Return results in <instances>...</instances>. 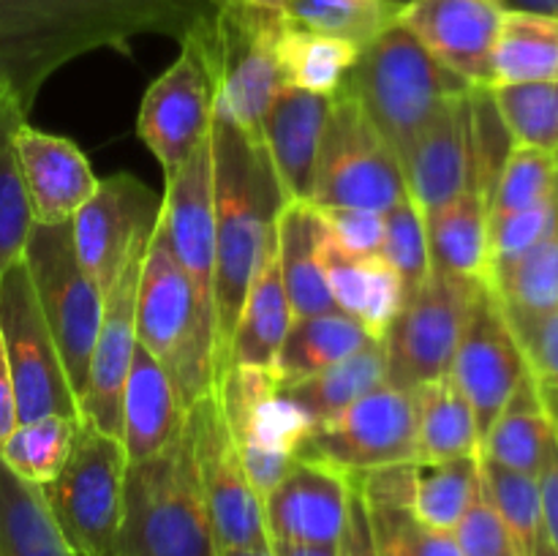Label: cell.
I'll return each instance as SVG.
<instances>
[{
	"instance_id": "54",
	"label": "cell",
	"mask_w": 558,
	"mask_h": 556,
	"mask_svg": "<svg viewBox=\"0 0 558 556\" xmlns=\"http://www.w3.org/2000/svg\"><path fill=\"white\" fill-rule=\"evenodd\" d=\"M20 425V412H16L14 379H11L9 358H5L3 338H0V447L9 439L11 431Z\"/></svg>"
},
{
	"instance_id": "59",
	"label": "cell",
	"mask_w": 558,
	"mask_h": 556,
	"mask_svg": "<svg viewBox=\"0 0 558 556\" xmlns=\"http://www.w3.org/2000/svg\"><path fill=\"white\" fill-rule=\"evenodd\" d=\"M207 3H210V5H213V9H221V5L243 3V0H207ZM259 3H278V5H281V0H259Z\"/></svg>"
},
{
	"instance_id": "28",
	"label": "cell",
	"mask_w": 558,
	"mask_h": 556,
	"mask_svg": "<svg viewBox=\"0 0 558 556\" xmlns=\"http://www.w3.org/2000/svg\"><path fill=\"white\" fill-rule=\"evenodd\" d=\"M425 232L434 270L488 283V202L474 185L456 202L425 218Z\"/></svg>"
},
{
	"instance_id": "34",
	"label": "cell",
	"mask_w": 558,
	"mask_h": 556,
	"mask_svg": "<svg viewBox=\"0 0 558 556\" xmlns=\"http://www.w3.org/2000/svg\"><path fill=\"white\" fill-rule=\"evenodd\" d=\"M417 463L480 456L477 420L450 374L417 387Z\"/></svg>"
},
{
	"instance_id": "33",
	"label": "cell",
	"mask_w": 558,
	"mask_h": 556,
	"mask_svg": "<svg viewBox=\"0 0 558 556\" xmlns=\"http://www.w3.org/2000/svg\"><path fill=\"white\" fill-rule=\"evenodd\" d=\"M0 556H76L49 512L41 485L0 461Z\"/></svg>"
},
{
	"instance_id": "31",
	"label": "cell",
	"mask_w": 558,
	"mask_h": 556,
	"mask_svg": "<svg viewBox=\"0 0 558 556\" xmlns=\"http://www.w3.org/2000/svg\"><path fill=\"white\" fill-rule=\"evenodd\" d=\"M558 82V20L507 9L490 55V87Z\"/></svg>"
},
{
	"instance_id": "18",
	"label": "cell",
	"mask_w": 558,
	"mask_h": 556,
	"mask_svg": "<svg viewBox=\"0 0 558 556\" xmlns=\"http://www.w3.org/2000/svg\"><path fill=\"white\" fill-rule=\"evenodd\" d=\"M505 11V0H407L396 25L474 90L490 87V55Z\"/></svg>"
},
{
	"instance_id": "60",
	"label": "cell",
	"mask_w": 558,
	"mask_h": 556,
	"mask_svg": "<svg viewBox=\"0 0 558 556\" xmlns=\"http://www.w3.org/2000/svg\"><path fill=\"white\" fill-rule=\"evenodd\" d=\"M376 545H379V556H403V554H398L396 548H390V545H381L379 540H376Z\"/></svg>"
},
{
	"instance_id": "47",
	"label": "cell",
	"mask_w": 558,
	"mask_h": 556,
	"mask_svg": "<svg viewBox=\"0 0 558 556\" xmlns=\"http://www.w3.org/2000/svg\"><path fill=\"white\" fill-rule=\"evenodd\" d=\"M374 534L403 556H463L456 534L420 523L407 507H368Z\"/></svg>"
},
{
	"instance_id": "32",
	"label": "cell",
	"mask_w": 558,
	"mask_h": 556,
	"mask_svg": "<svg viewBox=\"0 0 558 556\" xmlns=\"http://www.w3.org/2000/svg\"><path fill=\"white\" fill-rule=\"evenodd\" d=\"M550 442H554V425H550L532 374H526V379L518 385L507 407L480 442V456L537 478Z\"/></svg>"
},
{
	"instance_id": "49",
	"label": "cell",
	"mask_w": 558,
	"mask_h": 556,
	"mask_svg": "<svg viewBox=\"0 0 558 556\" xmlns=\"http://www.w3.org/2000/svg\"><path fill=\"white\" fill-rule=\"evenodd\" d=\"M507 319V316H505ZM539 396L558 398V309L529 322H507Z\"/></svg>"
},
{
	"instance_id": "1",
	"label": "cell",
	"mask_w": 558,
	"mask_h": 556,
	"mask_svg": "<svg viewBox=\"0 0 558 556\" xmlns=\"http://www.w3.org/2000/svg\"><path fill=\"white\" fill-rule=\"evenodd\" d=\"M210 11L207 0H0V98L27 118L44 82L80 55H129L145 33L183 44Z\"/></svg>"
},
{
	"instance_id": "53",
	"label": "cell",
	"mask_w": 558,
	"mask_h": 556,
	"mask_svg": "<svg viewBox=\"0 0 558 556\" xmlns=\"http://www.w3.org/2000/svg\"><path fill=\"white\" fill-rule=\"evenodd\" d=\"M539 501H543V534L558 554V439L554 434L545 461L537 474Z\"/></svg>"
},
{
	"instance_id": "5",
	"label": "cell",
	"mask_w": 558,
	"mask_h": 556,
	"mask_svg": "<svg viewBox=\"0 0 558 556\" xmlns=\"http://www.w3.org/2000/svg\"><path fill=\"white\" fill-rule=\"evenodd\" d=\"M341 87L357 98L401 161L436 114L472 90L401 25L360 49Z\"/></svg>"
},
{
	"instance_id": "16",
	"label": "cell",
	"mask_w": 558,
	"mask_h": 556,
	"mask_svg": "<svg viewBox=\"0 0 558 556\" xmlns=\"http://www.w3.org/2000/svg\"><path fill=\"white\" fill-rule=\"evenodd\" d=\"M161 196V221L174 259L194 289L202 333L213 343V267H216V213H213V145L210 134L189 161L169 174Z\"/></svg>"
},
{
	"instance_id": "12",
	"label": "cell",
	"mask_w": 558,
	"mask_h": 556,
	"mask_svg": "<svg viewBox=\"0 0 558 556\" xmlns=\"http://www.w3.org/2000/svg\"><path fill=\"white\" fill-rule=\"evenodd\" d=\"M0 338L14 379L20 423L44 414L80 418V403L38 305L25 259H16L0 276Z\"/></svg>"
},
{
	"instance_id": "17",
	"label": "cell",
	"mask_w": 558,
	"mask_h": 556,
	"mask_svg": "<svg viewBox=\"0 0 558 556\" xmlns=\"http://www.w3.org/2000/svg\"><path fill=\"white\" fill-rule=\"evenodd\" d=\"M210 123L213 87L196 55L183 47L180 58L142 96L136 136L169 178L207 140Z\"/></svg>"
},
{
	"instance_id": "11",
	"label": "cell",
	"mask_w": 558,
	"mask_h": 556,
	"mask_svg": "<svg viewBox=\"0 0 558 556\" xmlns=\"http://www.w3.org/2000/svg\"><path fill=\"white\" fill-rule=\"evenodd\" d=\"M480 287L483 281H469L430 267L423 287L403 300L381 338L387 349V385L417 390L450 374Z\"/></svg>"
},
{
	"instance_id": "45",
	"label": "cell",
	"mask_w": 558,
	"mask_h": 556,
	"mask_svg": "<svg viewBox=\"0 0 558 556\" xmlns=\"http://www.w3.org/2000/svg\"><path fill=\"white\" fill-rule=\"evenodd\" d=\"M314 431V420L303 412L294 401L287 396L276 392V396L265 398L259 407L251 412L243 428L232 436L234 445H254L262 450L283 452V456L298 458L300 445L308 439Z\"/></svg>"
},
{
	"instance_id": "50",
	"label": "cell",
	"mask_w": 558,
	"mask_h": 556,
	"mask_svg": "<svg viewBox=\"0 0 558 556\" xmlns=\"http://www.w3.org/2000/svg\"><path fill=\"white\" fill-rule=\"evenodd\" d=\"M327 238L349 256H376L385 238V213L354 207H314Z\"/></svg>"
},
{
	"instance_id": "14",
	"label": "cell",
	"mask_w": 558,
	"mask_h": 556,
	"mask_svg": "<svg viewBox=\"0 0 558 556\" xmlns=\"http://www.w3.org/2000/svg\"><path fill=\"white\" fill-rule=\"evenodd\" d=\"M161 210V196L153 194L134 174L98 180L90 200L71 218V243L76 259L104 294L114 287L136 245L150 240Z\"/></svg>"
},
{
	"instance_id": "9",
	"label": "cell",
	"mask_w": 558,
	"mask_h": 556,
	"mask_svg": "<svg viewBox=\"0 0 558 556\" xmlns=\"http://www.w3.org/2000/svg\"><path fill=\"white\" fill-rule=\"evenodd\" d=\"M27 273L54 347L69 374L76 403L87 390L93 347L104 314V292L76 259L71 223H33L25 245Z\"/></svg>"
},
{
	"instance_id": "51",
	"label": "cell",
	"mask_w": 558,
	"mask_h": 556,
	"mask_svg": "<svg viewBox=\"0 0 558 556\" xmlns=\"http://www.w3.org/2000/svg\"><path fill=\"white\" fill-rule=\"evenodd\" d=\"M338 556H379L368 501L354 480H349L347 523H343L341 540H338Z\"/></svg>"
},
{
	"instance_id": "58",
	"label": "cell",
	"mask_w": 558,
	"mask_h": 556,
	"mask_svg": "<svg viewBox=\"0 0 558 556\" xmlns=\"http://www.w3.org/2000/svg\"><path fill=\"white\" fill-rule=\"evenodd\" d=\"M532 556H558V554H556L554 545L548 543V537H545V534H539V540H537V545H534Z\"/></svg>"
},
{
	"instance_id": "55",
	"label": "cell",
	"mask_w": 558,
	"mask_h": 556,
	"mask_svg": "<svg viewBox=\"0 0 558 556\" xmlns=\"http://www.w3.org/2000/svg\"><path fill=\"white\" fill-rule=\"evenodd\" d=\"M276 556H338V545H305V543H283L272 540Z\"/></svg>"
},
{
	"instance_id": "40",
	"label": "cell",
	"mask_w": 558,
	"mask_h": 556,
	"mask_svg": "<svg viewBox=\"0 0 558 556\" xmlns=\"http://www.w3.org/2000/svg\"><path fill=\"white\" fill-rule=\"evenodd\" d=\"M27 120L11 101L0 98V276L22 259L33 229L31 202L16 161L14 131Z\"/></svg>"
},
{
	"instance_id": "4",
	"label": "cell",
	"mask_w": 558,
	"mask_h": 556,
	"mask_svg": "<svg viewBox=\"0 0 558 556\" xmlns=\"http://www.w3.org/2000/svg\"><path fill=\"white\" fill-rule=\"evenodd\" d=\"M278 3H243L213 9L180 47H189L213 87V109L259 136L262 118L281 90L276 41L287 25Z\"/></svg>"
},
{
	"instance_id": "56",
	"label": "cell",
	"mask_w": 558,
	"mask_h": 556,
	"mask_svg": "<svg viewBox=\"0 0 558 556\" xmlns=\"http://www.w3.org/2000/svg\"><path fill=\"white\" fill-rule=\"evenodd\" d=\"M216 556H276L272 548H218Z\"/></svg>"
},
{
	"instance_id": "44",
	"label": "cell",
	"mask_w": 558,
	"mask_h": 556,
	"mask_svg": "<svg viewBox=\"0 0 558 556\" xmlns=\"http://www.w3.org/2000/svg\"><path fill=\"white\" fill-rule=\"evenodd\" d=\"M379 256L398 273L407 298L417 292L428 278L430 254L425 218L420 207L409 200V194L385 213V238H381Z\"/></svg>"
},
{
	"instance_id": "25",
	"label": "cell",
	"mask_w": 558,
	"mask_h": 556,
	"mask_svg": "<svg viewBox=\"0 0 558 556\" xmlns=\"http://www.w3.org/2000/svg\"><path fill=\"white\" fill-rule=\"evenodd\" d=\"M322 223V221H319ZM319 259L336 309L354 316L374 338H385L387 327L401 311L407 292L398 273L376 256H349L327 238L322 227Z\"/></svg>"
},
{
	"instance_id": "3",
	"label": "cell",
	"mask_w": 558,
	"mask_h": 556,
	"mask_svg": "<svg viewBox=\"0 0 558 556\" xmlns=\"http://www.w3.org/2000/svg\"><path fill=\"white\" fill-rule=\"evenodd\" d=\"M189 425L163 450L125 467L114 556H216Z\"/></svg>"
},
{
	"instance_id": "43",
	"label": "cell",
	"mask_w": 558,
	"mask_h": 556,
	"mask_svg": "<svg viewBox=\"0 0 558 556\" xmlns=\"http://www.w3.org/2000/svg\"><path fill=\"white\" fill-rule=\"evenodd\" d=\"M480 478H483L485 494L515 537L521 556H532L543 534V501H539L537 478L507 469L483 456H480Z\"/></svg>"
},
{
	"instance_id": "39",
	"label": "cell",
	"mask_w": 558,
	"mask_h": 556,
	"mask_svg": "<svg viewBox=\"0 0 558 556\" xmlns=\"http://www.w3.org/2000/svg\"><path fill=\"white\" fill-rule=\"evenodd\" d=\"M76 425L80 418H65V414L22 420L0 447V461L25 483H52L69 461Z\"/></svg>"
},
{
	"instance_id": "38",
	"label": "cell",
	"mask_w": 558,
	"mask_h": 556,
	"mask_svg": "<svg viewBox=\"0 0 558 556\" xmlns=\"http://www.w3.org/2000/svg\"><path fill=\"white\" fill-rule=\"evenodd\" d=\"M480 485H483L480 456L417 463V469H414L412 516L425 527L452 532L463 518V512H466V507L477 496Z\"/></svg>"
},
{
	"instance_id": "7",
	"label": "cell",
	"mask_w": 558,
	"mask_h": 556,
	"mask_svg": "<svg viewBox=\"0 0 558 556\" xmlns=\"http://www.w3.org/2000/svg\"><path fill=\"white\" fill-rule=\"evenodd\" d=\"M125 467L123 442L82 418L63 472L41 485L49 512L76 556L118 551Z\"/></svg>"
},
{
	"instance_id": "46",
	"label": "cell",
	"mask_w": 558,
	"mask_h": 556,
	"mask_svg": "<svg viewBox=\"0 0 558 556\" xmlns=\"http://www.w3.org/2000/svg\"><path fill=\"white\" fill-rule=\"evenodd\" d=\"M558 223V189L554 196L539 202L537 207L512 213V216L488 221V243H490V273L512 265L523 254L543 243ZM490 281V278H488Z\"/></svg>"
},
{
	"instance_id": "15",
	"label": "cell",
	"mask_w": 558,
	"mask_h": 556,
	"mask_svg": "<svg viewBox=\"0 0 558 556\" xmlns=\"http://www.w3.org/2000/svg\"><path fill=\"white\" fill-rule=\"evenodd\" d=\"M529 368L494 289L483 283L469 311L466 327L452 358L450 376L466 396L477 420L480 442L512 398Z\"/></svg>"
},
{
	"instance_id": "21",
	"label": "cell",
	"mask_w": 558,
	"mask_h": 556,
	"mask_svg": "<svg viewBox=\"0 0 558 556\" xmlns=\"http://www.w3.org/2000/svg\"><path fill=\"white\" fill-rule=\"evenodd\" d=\"M349 478L322 463L294 458L287 478L265 499L272 540L305 545H338L347 523Z\"/></svg>"
},
{
	"instance_id": "30",
	"label": "cell",
	"mask_w": 558,
	"mask_h": 556,
	"mask_svg": "<svg viewBox=\"0 0 558 556\" xmlns=\"http://www.w3.org/2000/svg\"><path fill=\"white\" fill-rule=\"evenodd\" d=\"M371 341H379V338L371 336L354 316L343 311L294 319L283 338L272 374H276L278 387L289 385V382L330 368L332 363L368 347Z\"/></svg>"
},
{
	"instance_id": "36",
	"label": "cell",
	"mask_w": 558,
	"mask_h": 556,
	"mask_svg": "<svg viewBox=\"0 0 558 556\" xmlns=\"http://www.w3.org/2000/svg\"><path fill=\"white\" fill-rule=\"evenodd\" d=\"M488 287L507 322L537 319L558 309V223L529 254L490 273Z\"/></svg>"
},
{
	"instance_id": "8",
	"label": "cell",
	"mask_w": 558,
	"mask_h": 556,
	"mask_svg": "<svg viewBox=\"0 0 558 556\" xmlns=\"http://www.w3.org/2000/svg\"><path fill=\"white\" fill-rule=\"evenodd\" d=\"M407 196L398 153L379 134L357 98L341 87L330 96L311 205L387 213Z\"/></svg>"
},
{
	"instance_id": "48",
	"label": "cell",
	"mask_w": 558,
	"mask_h": 556,
	"mask_svg": "<svg viewBox=\"0 0 558 556\" xmlns=\"http://www.w3.org/2000/svg\"><path fill=\"white\" fill-rule=\"evenodd\" d=\"M452 534H456V543L463 556H521L515 537L507 529L505 518L499 516L494 501L488 499L483 485L458 521V527L452 529Z\"/></svg>"
},
{
	"instance_id": "42",
	"label": "cell",
	"mask_w": 558,
	"mask_h": 556,
	"mask_svg": "<svg viewBox=\"0 0 558 556\" xmlns=\"http://www.w3.org/2000/svg\"><path fill=\"white\" fill-rule=\"evenodd\" d=\"M558 189V156L537 147L512 145L488 202V221L529 210Z\"/></svg>"
},
{
	"instance_id": "57",
	"label": "cell",
	"mask_w": 558,
	"mask_h": 556,
	"mask_svg": "<svg viewBox=\"0 0 558 556\" xmlns=\"http://www.w3.org/2000/svg\"><path fill=\"white\" fill-rule=\"evenodd\" d=\"M539 398H543V396H539ZM543 407H545V412H548L550 425H554V434L558 439V401H556V398H543Z\"/></svg>"
},
{
	"instance_id": "20",
	"label": "cell",
	"mask_w": 558,
	"mask_h": 556,
	"mask_svg": "<svg viewBox=\"0 0 558 556\" xmlns=\"http://www.w3.org/2000/svg\"><path fill=\"white\" fill-rule=\"evenodd\" d=\"M407 194L423 218L456 202L474 185L472 90L452 98L417 136L401 161Z\"/></svg>"
},
{
	"instance_id": "22",
	"label": "cell",
	"mask_w": 558,
	"mask_h": 556,
	"mask_svg": "<svg viewBox=\"0 0 558 556\" xmlns=\"http://www.w3.org/2000/svg\"><path fill=\"white\" fill-rule=\"evenodd\" d=\"M14 147L33 223L71 221L98 189L90 161L65 136L47 134L22 120L14 131Z\"/></svg>"
},
{
	"instance_id": "13",
	"label": "cell",
	"mask_w": 558,
	"mask_h": 556,
	"mask_svg": "<svg viewBox=\"0 0 558 556\" xmlns=\"http://www.w3.org/2000/svg\"><path fill=\"white\" fill-rule=\"evenodd\" d=\"M185 425L194 447L202 494L210 512L216 548H272L265 521V501L245 478L240 450L229 434L213 387L185 409Z\"/></svg>"
},
{
	"instance_id": "26",
	"label": "cell",
	"mask_w": 558,
	"mask_h": 556,
	"mask_svg": "<svg viewBox=\"0 0 558 556\" xmlns=\"http://www.w3.org/2000/svg\"><path fill=\"white\" fill-rule=\"evenodd\" d=\"M322 223L311 202H283L276 218V251L292 322L338 311L319 259Z\"/></svg>"
},
{
	"instance_id": "41",
	"label": "cell",
	"mask_w": 558,
	"mask_h": 556,
	"mask_svg": "<svg viewBox=\"0 0 558 556\" xmlns=\"http://www.w3.org/2000/svg\"><path fill=\"white\" fill-rule=\"evenodd\" d=\"M512 145L558 156V82L488 87Z\"/></svg>"
},
{
	"instance_id": "19",
	"label": "cell",
	"mask_w": 558,
	"mask_h": 556,
	"mask_svg": "<svg viewBox=\"0 0 558 556\" xmlns=\"http://www.w3.org/2000/svg\"><path fill=\"white\" fill-rule=\"evenodd\" d=\"M147 243L150 240L136 245L114 287L104 294L101 327H98L90 371H87V390L80 403V420H90L96 428L118 439L123 431L125 379H129L136 349V287H140Z\"/></svg>"
},
{
	"instance_id": "35",
	"label": "cell",
	"mask_w": 558,
	"mask_h": 556,
	"mask_svg": "<svg viewBox=\"0 0 558 556\" xmlns=\"http://www.w3.org/2000/svg\"><path fill=\"white\" fill-rule=\"evenodd\" d=\"M360 49L349 41L319 36L287 22L276 41L278 69L287 85L300 90L336 96L357 60Z\"/></svg>"
},
{
	"instance_id": "37",
	"label": "cell",
	"mask_w": 558,
	"mask_h": 556,
	"mask_svg": "<svg viewBox=\"0 0 558 556\" xmlns=\"http://www.w3.org/2000/svg\"><path fill=\"white\" fill-rule=\"evenodd\" d=\"M403 3L398 0H281L292 25L365 49L390 31Z\"/></svg>"
},
{
	"instance_id": "6",
	"label": "cell",
	"mask_w": 558,
	"mask_h": 556,
	"mask_svg": "<svg viewBox=\"0 0 558 556\" xmlns=\"http://www.w3.org/2000/svg\"><path fill=\"white\" fill-rule=\"evenodd\" d=\"M136 341L167 368L183 407L213 387V343L202 333L194 289L174 259L161 221L147 243L136 287Z\"/></svg>"
},
{
	"instance_id": "52",
	"label": "cell",
	"mask_w": 558,
	"mask_h": 556,
	"mask_svg": "<svg viewBox=\"0 0 558 556\" xmlns=\"http://www.w3.org/2000/svg\"><path fill=\"white\" fill-rule=\"evenodd\" d=\"M238 450H240V461H243V469H245V478H248L251 488L259 494L262 501L278 488V483L287 478V472L294 463L292 456L262 450V447H254V445H240Z\"/></svg>"
},
{
	"instance_id": "24",
	"label": "cell",
	"mask_w": 558,
	"mask_h": 556,
	"mask_svg": "<svg viewBox=\"0 0 558 556\" xmlns=\"http://www.w3.org/2000/svg\"><path fill=\"white\" fill-rule=\"evenodd\" d=\"M183 425L185 407L172 376L136 341L123 390V431H120L129 463L156 456L183 431Z\"/></svg>"
},
{
	"instance_id": "2",
	"label": "cell",
	"mask_w": 558,
	"mask_h": 556,
	"mask_svg": "<svg viewBox=\"0 0 558 556\" xmlns=\"http://www.w3.org/2000/svg\"><path fill=\"white\" fill-rule=\"evenodd\" d=\"M213 213H216V267H213V382L229 365L234 327L245 294L276 232L283 196L259 136L213 109Z\"/></svg>"
},
{
	"instance_id": "27",
	"label": "cell",
	"mask_w": 558,
	"mask_h": 556,
	"mask_svg": "<svg viewBox=\"0 0 558 556\" xmlns=\"http://www.w3.org/2000/svg\"><path fill=\"white\" fill-rule=\"evenodd\" d=\"M289 327H292V309H289L287 289H283L276 232H272L265 259H262L248 294H245L243 311H240L232 336V349H229V363L272 371Z\"/></svg>"
},
{
	"instance_id": "10",
	"label": "cell",
	"mask_w": 558,
	"mask_h": 556,
	"mask_svg": "<svg viewBox=\"0 0 558 556\" xmlns=\"http://www.w3.org/2000/svg\"><path fill=\"white\" fill-rule=\"evenodd\" d=\"M417 390L385 382L341 414L314 425L298 458L336 469L343 478L417 463Z\"/></svg>"
},
{
	"instance_id": "23",
	"label": "cell",
	"mask_w": 558,
	"mask_h": 556,
	"mask_svg": "<svg viewBox=\"0 0 558 556\" xmlns=\"http://www.w3.org/2000/svg\"><path fill=\"white\" fill-rule=\"evenodd\" d=\"M330 96L283 85L267 107L259 140L287 200L311 202Z\"/></svg>"
},
{
	"instance_id": "29",
	"label": "cell",
	"mask_w": 558,
	"mask_h": 556,
	"mask_svg": "<svg viewBox=\"0 0 558 556\" xmlns=\"http://www.w3.org/2000/svg\"><path fill=\"white\" fill-rule=\"evenodd\" d=\"M387 382V349L385 341H371L349 358L338 360L330 368L319 371L305 379L289 382L278 387L281 396L298 403L314 425L336 418L343 409L352 407L371 390Z\"/></svg>"
}]
</instances>
